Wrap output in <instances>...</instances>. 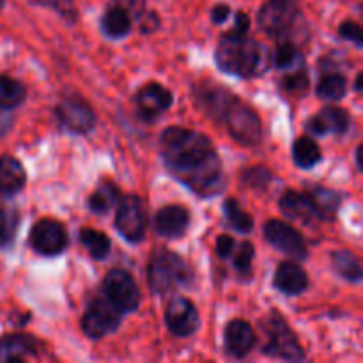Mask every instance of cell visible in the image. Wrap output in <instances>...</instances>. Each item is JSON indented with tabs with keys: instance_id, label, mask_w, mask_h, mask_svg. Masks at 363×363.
Wrapping results in <instances>:
<instances>
[{
	"instance_id": "1",
	"label": "cell",
	"mask_w": 363,
	"mask_h": 363,
	"mask_svg": "<svg viewBox=\"0 0 363 363\" xmlns=\"http://www.w3.org/2000/svg\"><path fill=\"white\" fill-rule=\"evenodd\" d=\"M160 151L170 176L199 197H215L225 188L222 160L206 135L170 126L162 133Z\"/></svg>"
},
{
	"instance_id": "2",
	"label": "cell",
	"mask_w": 363,
	"mask_h": 363,
	"mask_svg": "<svg viewBox=\"0 0 363 363\" xmlns=\"http://www.w3.org/2000/svg\"><path fill=\"white\" fill-rule=\"evenodd\" d=\"M195 101L209 119L223 126L241 145H257L262 140V124L254 108L220 85L209 82L195 85Z\"/></svg>"
},
{
	"instance_id": "3",
	"label": "cell",
	"mask_w": 363,
	"mask_h": 363,
	"mask_svg": "<svg viewBox=\"0 0 363 363\" xmlns=\"http://www.w3.org/2000/svg\"><path fill=\"white\" fill-rule=\"evenodd\" d=\"M216 64L227 74L240 78L261 77L272 64V53L248 32L229 30L222 35L215 53Z\"/></svg>"
},
{
	"instance_id": "4",
	"label": "cell",
	"mask_w": 363,
	"mask_h": 363,
	"mask_svg": "<svg viewBox=\"0 0 363 363\" xmlns=\"http://www.w3.org/2000/svg\"><path fill=\"white\" fill-rule=\"evenodd\" d=\"M194 280V272L181 255L170 250H156L149 259L147 284L155 294H169L177 287H188Z\"/></svg>"
},
{
	"instance_id": "5",
	"label": "cell",
	"mask_w": 363,
	"mask_h": 363,
	"mask_svg": "<svg viewBox=\"0 0 363 363\" xmlns=\"http://www.w3.org/2000/svg\"><path fill=\"white\" fill-rule=\"evenodd\" d=\"M262 330L268 335V342L262 347V353L266 357L280 358L287 362H303L305 353L298 342L293 330L287 326L286 319L279 312H272L264 321L261 323Z\"/></svg>"
},
{
	"instance_id": "6",
	"label": "cell",
	"mask_w": 363,
	"mask_h": 363,
	"mask_svg": "<svg viewBox=\"0 0 363 363\" xmlns=\"http://www.w3.org/2000/svg\"><path fill=\"white\" fill-rule=\"evenodd\" d=\"M301 18L298 0H268L257 14V23L272 38L289 34Z\"/></svg>"
},
{
	"instance_id": "7",
	"label": "cell",
	"mask_w": 363,
	"mask_h": 363,
	"mask_svg": "<svg viewBox=\"0 0 363 363\" xmlns=\"http://www.w3.org/2000/svg\"><path fill=\"white\" fill-rule=\"evenodd\" d=\"M103 296L123 314L135 312L140 305V293H138L137 284L124 269L108 272V275L103 280Z\"/></svg>"
},
{
	"instance_id": "8",
	"label": "cell",
	"mask_w": 363,
	"mask_h": 363,
	"mask_svg": "<svg viewBox=\"0 0 363 363\" xmlns=\"http://www.w3.org/2000/svg\"><path fill=\"white\" fill-rule=\"evenodd\" d=\"M121 318L123 312L113 307L105 296L96 298L82 318V330L89 339H103L119 328Z\"/></svg>"
},
{
	"instance_id": "9",
	"label": "cell",
	"mask_w": 363,
	"mask_h": 363,
	"mask_svg": "<svg viewBox=\"0 0 363 363\" xmlns=\"http://www.w3.org/2000/svg\"><path fill=\"white\" fill-rule=\"evenodd\" d=\"M55 117L60 126L74 135H85L96 126V113L80 96H64L55 106Z\"/></svg>"
},
{
	"instance_id": "10",
	"label": "cell",
	"mask_w": 363,
	"mask_h": 363,
	"mask_svg": "<svg viewBox=\"0 0 363 363\" xmlns=\"http://www.w3.org/2000/svg\"><path fill=\"white\" fill-rule=\"evenodd\" d=\"M116 229L130 243H140L147 230V215L137 195H126L119 201L116 215Z\"/></svg>"
},
{
	"instance_id": "11",
	"label": "cell",
	"mask_w": 363,
	"mask_h": 363,
	"mask_svg": "<svg viewBox=\"0 0 363 363\" xmlns=\"http://www.w3.org/2000/svg\"><path fill=\"white\" fill-rule=\"evenodd\" d=\"M262 233H264L268 243L282 254L289 255L296 261H305L308 257L307 243H305L303 236L289 223L280 222V220H269Z\"/></svg>"
},
{
	"instance_id": "12",
	"label": "cell",
	"mask_w": 363,
	"mask_h": 363,
	"mask_svg": "<svg viewBox=\"0 0 363 363\" xmlns=\"http://www.w3.org/2000/svg\"><path fill=\"white\" fill-rule=\"evenodd\" d=\"M28 243L39 255L52 257L62 254L67 247V233L64 225L57 220L43 218L30 229Z\"/></svg>"
},
{
	"instance_id": "13",
	"label": "cell",
	"mask_w": 363,
	"mask_h": 363,
	"mask_svg": "<svg viewBox=\"0 0 363 363\" xmlns=\"http://www.w3.org/2000/svg\"><path fill=\"white\" fill-rule=\"evenodd\" d=\"M165 323L170 333L181 339L194 335L201 326V315L197 307L188 298H174L165 311Z\"/></svg>"
},
{
	"instance_id": "14",
	"label": "cell",
	"mask_w": 363,
	"mask_h": 363,
	"mask_svg": "<svg viewBox=\"0 0 363 363\" xmlns=\"http://www.w3.org/2000/svg\"><path fill=\"white\" fill-rule=\"evenodd\" d=\"M172 92L156 82H149L144 87H140L135 94V103H137V112L147 123L158 119L163 112L172 106Z\"/></svg>"
},
{
	"instance_id": "15",
	"label": "cell",
	"mask_w": 363,
	"mask_h": 363,
	"mask_svg": "<svg viewBox=\"0 0 363 363\" xmlns=\"http://www.w3.org/2000/svg\"><path fill=\"white\" fill-rule=\"evenodd\" d=\"M190 227V213L184 206H165L155 216V229L167 240L183 238Z\"/></svg>"
},
{
	"instance_id": "16",
	"label": "cell",
	"mask_w": 363,
	"mask_h": 363,
	"mask_svg": "<svg viewBox=\"0 0 363 363\" xmlns=\"http://www.w3.org/2000/svg\"><path fill=\"white\" fill-rule=\"evenodd\" d=\"M257 337L254 330L243 319H233L225 326V335H223V346H225L227 354L234 358H245L252 350H254Z\"/></svg>"
},
{
	"instance_id": "17",
	"label": "cell",
	"mask_w": 363,
	"mask_h": 363,
	"mask_svg": "<svg viewBox=\"0 0 363 363\" xmlns=\"http://www.w3.org/2000/svg\"><path fill=\"white\" fill-rule=\"evenodd\" d=\"M307 128L311 133L323 135L326 133H335V135H344L350 128V116L344 108L337 105L325 106L319 113H315L314 117H311L307 123Z\"/></svg>"
},
{
	"instance_id": "18",
	"label": "cell",
	"mask_w": 363,
	"mask_h": 363,
	"mask_svg": "<svg viewBox=\"0 0 363 363\" xmlns=\"http://www.w3.org/2000/svg\"><path fill=\"white\" fill-rule=\"evenodd\" d=\"M38 353V340L27 333L0 337V363H16Z\"/></svg>"
},
{
	"instance_id": "19",
	"label": "cell",
	"mask_w": 363,
	"mask_h": 363,
	"mask_svg": "<svg viewBox=\"0 0 363 363\" xmlns=\"http://www.w3.org/2000/svg\"><path fill=\"white\" fill-rule=\"evenodd\" d=\"M273 286L287 296H298L308 287V275L300 264L286 261L277 268Z\"/></svg>"
},
{
	"instance_id": "20",
	"label": "cell",
	"mask_w": 363,
	"mask_h": 363,
	"mask_svg": "<svg viewBox=\"0 0 363 363\" xmlns=\"http://www.w3.org/2000/svg\"><path fill=\"white\" fill-rule=\"evenodd\" d=\"M280 209L284 215L291 220H300V222H312V220H321L314 201L307 194L301 191H286L280 199Z\"/></svg>"
},
{
	"instance_id": "21",
	"label": "cell",
	"mask_w": 363,
	"mask_h": 363,
	"mask_svg": "<svg viewBox=\"0 0 363 363\" xmlns=\"http://www.w3.org/2000/svg\"><path fill=\"white\" fill-rule=\"evenodd\" d=\"M27 183L23 165L13 156H0V194L4 197H14Z\"/></svg>"
},
{
	"instance_id": "22",
	"label": "cell",
	"mask_w": 363,
	"mask_h": 363,
	"mask_svg": "<svg viewBox=\"0 0 363 363\" xmlns=\"http://www.w3.org/2000/svg\"><path fill=\"white\" fill-rule=\"evenodd\" d=\"M101 28L106 38L121 39L126 38L131 30L130 13L123 6H113L105 11L101 18Z\"/></svg>"
},
{
	"instance_id": "23",
	"label": "cell",
	"mask_w": 363,
	"mask_h": 363,
	"mask_svg": "<svg viewBox=\"0 0 363 363\" xmlns=\"http://www.w3.org/2000/svg\"><path fill=\"white\" fill-rule=\"evenodd\" d=\"M121 191L116 183L105 179L98 184L94 191H92L91 199H89V208L96 215H106L113 206L119 202Z\"/></svg>"
},
{
	"instance_id": "24",
	"label": "cell",
	"mask_w": 363,
	"mask_h": 363,
	"mask_svg": "<svg viewBox=\"0 0 363 363\" xmlns=\"http://www.w3.org/2000/svg\"><path fill=\"white\" fill-rule=\"evenodd\" d=\"M293 160L300 169H312L323 160V152L314 138L300 137L293 145Z\"/></svg>"
},
{
	"instance_id": "25",
	"label": "cell",
	"mask_w": 363,
	"mask_h": 363,
	"mask_svg": "<svg viewBox=\"0 0 363 363\" xmlns=\"http://www.w3.org/2000/svg\"><path fill=\"white\" fill-rule=\"evenodd\" d=\"M332 262L335 272L342 277L344 280H350V282H360L363 277L362 262L358 259V255H354L351 250H337L332 255Z\"/></svg>"
},
{
	"instance_id": "26",
	"label": "cell",
	"mask_w": 363,
	"mask_h": 363,
	"mask_svg": "<svg viewBox=\"0 0 363 363\" xmlns=\"http://www.w3.org/2000/svg\"><path fill=\"white\" fill-rule=\"evenodd\" d=\"M308 195L314 201L315 209H318L321 220H333L340 206V195L337 191L328 190L323 186H314L308 190Z\"/></svg>"
},
{
	"instance_id": "27",
	"label": "cell",
	"mask_w": 363,
	"mask_h": 363,
	"mask_svg": "<svg viewBox=\"0 0 363 363\" xmlns=\"http://www.w3.org/2000/svg\"><path fill=\"white\" fill-rule=\"evenodd\" d=\"M315 92H318L319 98L326 99V101H339V99H342L347 92L346 77L340 73H335V71L325 73L319 78Z\"/></svg>"
},
{
	"instance_id": "28",
	"label": "cell",
	"mask_w": 363,
	"mask_h": 363,
	"mask_svg": "<svg viewBox=\"0 0 363 363\" xmlns=\"http://www.w3.org/2000/svg\"><path fill=\"white\" fill-rule=\"evenodd\" d=\"M27 98V89L14 78L0 74V108L13 110Z\"/></svg>"
},
{
	"instance_id": "29",
	"label": "cell",
	"mask_w": 363,
	"mask_h": 363,
	"mask_svg": "<svg viewBox=\"0 0 363 363\" xmlns=\"http://www.w3.org/2000/svg\"><path fill=\"white\" fill-rule=\"evenodd\" d=\"M82 245L89 250V254L96 259V261H103V259L108 257L110 254V240L106 234L99 233L94 229H82L80 234Z\"/></svg>"
},
{
	"instance_id": "30",
	"label": "cell",
	"mask_w": 363,
	"mask_h": 363,
	"mask_svg": "<svg viewBox=\"0 0 363 363\" xmlns=\"http://www.w3.org/2000/svg\"><path fill=\"white\" fill-rule=\"evenodd\" d=\"M272 62L275 64V67H279V69L289 71L301 66V64H303V57H301L300 50L296 48L294 43L282 41L277 46L275 55L272 57Z\"/></svg>"
},
{
	"instance_id": "31",
	"label": "cell",
	"mask_w": 363,
	"mask_h": 363,
	"mask_svg": "<svg viewBox=\"0 0 363 363\" xmlns=\"http://www.w3.org/2000/svg\"><path fill=\"white\" fill-rule=\"evenodd\" d=\"M223 215H225V218L229 220V223L238 233L250 234L252 229H254V218H252V215L245 213L234 199H227L223 202Z\"/></svg>"
},
{
	"instance_id": "32",
	"label": "cell",
	"mask_w": 363,
	"mask_h": 363,
	"mask_svg": "<svg viewBox=\"0 0 363 363\" xmlns=\"http://www.w3.org/2000/svg\"><path fill=\"white\" fill-rule=\"evenodd\" d=\"M284 89H286L289 94L300 96L303 94L308 89V73L305 69V64L294 67V69L287 71L286 78H284Z\"/></svg>"
},
{
	"instance_id": "33",
	"label": "cell",
	"mask_w": 363,
	"mask_h": 363,
	"mask_svg": "<svg viewBox=\"0 0 363 363\" xmlns=\"http://www.w3.org/2000/svg\"><path fill=\"white\" fill-rule=\"evenodd\" d=\"M236 255H234V268L241 277L252 275V262H254V245L243 241L238 245Z\"/></svg>"
},
{
	"instance_id": "34",
	"label": "cell",
	"mask_w": 363,
	"mask_h": 363,
	"mask_svg": "<svg viewBox=\"0 0 363 363\" xmlns=\"http://www.w3.org/2000/svg\"><path fill=\"white\" fill-rule=\"evenodd\" d=\"M34 2L43 7H48V9H53L69 23H74L78 20V11L73 0H34Z\"/></svg>"
},
{
	"instance_id": "35",
	"label": "cell",
	"mask_w": 363,
	"mask_h": 363,
	"mask_svg": "<svg viewBox=\"0 0 363 363\" xmlns=\"http://www.w3.org/2000/svg\"><path fill=\"white\" fill-rule=\"evenodd\" d=\"M243 183L255 190H262L272 183V172L266 167H252L243 172Z\"/></svg>"
},
{
	"instance_id": "36",
	"label": "cell",
	"mask_w": 363,
	"mask_h": 363,
	"mask_svg": "<svg viewBox=\"0 0 363 363\" xmlns=\"http://www.w3.org/2000/svg\"><path fill=\"white\" fill-rule=\"evenodd\" d=\"M16 230V216L0 208V247H7L13 241Z\"/></svg>"
},
{
	"instance_id": "37",
	"label": "cell",
	"mask_w": 363,
	"mask_h": 363,
	"mask_svg": "<svg viewBox=\"0 0 363 363\" xmlns=\"http://www.w3.org/2000/svg\"><path fill=\"white\" fill-rule=\"evenodd\" d=\"M339 34L340 38L347 39V41L354 43V45L360 48V46L363 45V30L360 25L357 23V21H344L342 25H340L339 28Z\"/></svg>"
},
{
	"instance_id": "38",
	"label": "cell",
	"mask_w": 363,
	"mask_h": 363,
	"mask_svg": "<svg viewBox=\"0 0 363 363\" xmlns=\"http://www.w3.org/2000/svg\"><path fill=\"white\" fill-rule=\"evenodd\" d=\"M234 245H236V241L230 236H218V240H216V254H218V257H229L234 250Z\"/></svg>"
},
{
	"instance_id": "39",
	"label": "cell",
	"mask_w": 363,
	"mask_h": 363,
	"mask_svg": "<svg viewBox=\"0 0 363 363\" xmlns=\"http://www.w3.org/2000/svg\"><path fill=\"white\" fill-rule=\"evenodd\" d=\"M229 13H230V9H229V6H225V4H218V6H215L211 9L213 23H216V25L223 23V21L229 18Z\"/></svg>"
},
{
	"instance_id": "40",
	"label": "cell",
	"mask_w": 363,
	"mask_h": 363,
	"mask_svg": "<svg viewBox=\"0 0 363 363\" xmlns=\"http://www.w3.org/2000/svg\"><path fill=\"white\" fill-rule=\"evenodd\" d=\"M13 126V113L7 108H0V137L7 133Z\"/></svg>"
},
{
	"instance_id": "41",
	"label": "cell",
	"mask_w": 363,
	"mask_h": 363,
	"mask_svg": "<svg viewBox=\"0 0 363 363\" xmlns=\"http://www.w3.org/2000/svg\"><path fill=\"white\" fill-rule=\"evenodd\" d=\"M233 30H236V32L250 30V18H248L245 13H236V20H234Z\"/></svg>"
},
{
	"instance_id": "42",
	"label": "cell",
	"mask_w": 363,
	"mask_h": 363,
	"mask_svg": "<svg viewBox=\"0 0 363 363\" xmlns=\"http://www.w3.org/2000/svg\"><path fill=\"white\" fill-rule=\"evenodd\" d=\"M354 156H357V165H358V169L362 170V167H363V163H362V145H358L357 152H354Z\"/></svg>"
},
{
	"instance_id": "43",
	"label": "cell",
	"mask_w": 363,
	"mask_h": 363,
	"mask_svg": "<svg viewBox=\"0 0 363 363\" xmlns=\"http://www.w3.org/2000/svg\"><path fill=\"white\" fill-rule=\"evenodd\" d=\"M362 78H363V74L358 73L357 82H354V89H357V92H362Z\"/></svg>"
},
{
	"instance_id": "44",
	"label": "cell",
	"mask_w": 363,
	"mask_h": 363,
	"mask_svg": "<svg viewBox=\"0 0 363 363\" xmlns=\"http://www.w3.org/2000/svg\"><path fill=\"white\" fill-rule=\"evenodd\" d=\"M0 7H4V0H0Z\"/></svg>"
}]
</instances>
